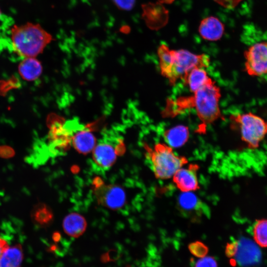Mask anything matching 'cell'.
I'll use <instances>...</instances> for the list:
<instances>
[{
	"label": "cell",
	"instance_id": "cell-20",
	"mask_svg": "<svg viewBox=\"0 0 267 267\" xmlns=\"http://www.w3.org/2000/svg\"><path fill=\"white\" fill-rule=\"evenodd\" d=\"M253 238L261 247H267V219L257 221L253 227Z\"/></svg>",
	"mask_w": 267,
	"mask_h": 267
},
{
	"label": "cell",
	"instance_id": "cell-26",
	"mask_svg": "<svg viewBox=\"0 0 267 267\" xmlns=\"http://www.w3.org/2000/svg\"><path fill=\"white\" fill-rule=\"evenodd\" d=\"M119 7L125 10L132 8L134 3V0H113Z\"/></svg>",
	"mask_w": 267,
	"mask_h": 267
},
{
	"label": "cell",
	"instance_id": "cell-15",
	"mask_svg": "<svg viewBox=\"0 0 267 267\" xmlns=\"http://www.w3.org/2000/svg\"><path fill=\"white\" fill-rule=\"evenodd\" d=\"M183 80L188 86L190 91L193 93L212 80L205 68L197 67L191 70Z\"/></svg>",
	"mask_w": 267,
	"mask_h": 267
},
{
	"label": "cell",
	"instance_id": "cell-27",
	"mask_svg": "<svg viewBox=\"0 0 267 267\" xmlns=\"http://www.w3.org/2000/svg\"><path fill=\"white\" fill-rule=\"evenodd\" d=\"M9 247L7 242L0 237V259L3 252Z\"/></svg>",
	"mask_w": 267,
	"mask_h": 267
},
{
	"label": "cell",
	"instance_id": "cell-23",
	"mask_svg": "<svg viewBox=\"0 0 267 267\" xmlns=\"http://www.w3.org/2000/svg\"><path fill=\"white\" fill-rule=\"evenodd\" d=\"M188 248L191 254L200 258L205 257L209 251L208 247L200 241L191 242L188 245Z\"/></svg>",
	"mask_w": 267,
	"mask_h": 267
},
{
	"label": "cell",
	"instance_id": "cell-17",
	"mask_svg": "<svg viewBox=\"0 0 267 267\" xmlns=\"http://www.w3.org/2000/svg\"><path fill=\"white\" fill-rule=\"evenodd\" d=\"M23 252L20 244L9 247L0 259V267H21Z\"/></svg>",
	"mask_w": 267,
	"mask_h": 267
},
{
	"label": "cell",
	"instance_id": "cell-10",
	"mask_svg": "<svg viewBox=\"0 0 267 267\" xmlns=\"http://www.w3.org/2000/svg\"><path fill=\"white\" fill-rule=\"evenodd\" d=\"M97 196L102 204L112 209L120 208L126 201L124 191L117 186H103L97 189Z\"/></svg>",
	"mask_w": 267,
	"mask_h": 267
},
{
	"label": "cell",
	"instance_id": "cell-22",
	"mask_svg": "<svg viewBox=\"0 0 267 267\" xmlns=\"http://www.w3.org/2000/svg\"><path fill=\"white\" fill-rule=\"evenodd\" d=\"M32 215L34 220L41 225L47 224L52 218L50 211L43 204L37 206L33 210Z\"/></svg>",
	"mask_w": 267,
	"mask_h": 267
},
{
	"label": "cell",
	"instance_id": "cell-9",
	"mask_svg": "<svg viewBox=\"0 0 267 267\" xmlns=\"http://www.w3.org/2000/svg\"><path fill=\"white\" fill-rule=\"evenodd\" d=\"M199 166L190 164L186 168H180L173 175V181L182 192H192L200 188L197 177Z\"/></svg>",
	"mask_w": 267,
	"mask_h": 267
},
{
	"label": "cell",
	"instance_id": "cell-2",
	"mask_svg": "<svg viewBox=\"0 0 267 267\" xmlns=\"http://www.w3.org/2000/svg\"><path fill=\"white\" fill-rule=\"evenodd\" d=\"M52 37L39 24L12 25L9 34V47L24 58L36 57L50 43Z\"/></svg>",
	"mask_w": 267,
	"mask_h": 267
},
{
	"label": "cell",
	"instance_id": "cell-16",
	"mask_svg": "<svg viewBox=\"0 0 267 267\" xmlns=\"http://www.w3.org/2000/svg\"><path fill=\"white\" fill-rule=\"evenodd\" d=\"M257 247L252 241L241 238L237 240V249L235 256L240 265L246 266L253 262V253H257Z\"/></svg>",
	"mask_w": 267,
	"mask_h": 267
},
{
	"label": "cell",
	"instance_id": "cell-11",
	"mask_svg": "<svg viewBox=\"0 0 267 267\" xmlns=\"http://www.w3.org/2000/svg\"><path fill=\"white\" fill-rule=\"evenodd\" d=\"M224 30V25L217 17L210 16L203 19L199 26V32L205 40L215 41L220 40Z\"/></svg>",
	"mask_w": 267,
	"mask_h": 267
},
{
	"label": "cell",
	"instance_id": "cell-5",
	"mask_svg": "<svg viewBox=\"0 0 267 267\" xmlns=\"http://www.w3.org/2000/svg\"><path fill=\"white\" fill-rule=\"evenodd\" d=\"M123 140L116 135L105 133L95 145L92 156V167L96 172L104 173L114 163L124 148Z\"/></svg>",
	"mask_w": 267,
	"mask_h": 267
},
{
	"label": "cell",
	"instance_id": "cell-13",
	"mask_svg": "<svg viewBox=\"0 0 267 267\" xmlns=\"http://www.w3.org/2000/svg\"><path fill=\"white\" fill-rule=\"evenodd\" d=\"M189 136L188 128L179 125L166 130L163 134L166 144L172 148L181 147L187 141Z\"/></svg>",
	"mask_w": 267,
	"mask_h": 267
},
{
	"label": "cell",
	"instance_id": "cell-7",
	"mask_svg": "<svg viewBox=\"0 0 267 267\" xmlns=\"http://www.w3.org/2000/svg\"><path fill=\"white\" fill-rule=\"evenodd\" d=\"M245 69L253 77L267 74V41L258 42L251 45L244 52Z\"/></svg>",
	"mask_w": 267,
	"mask_h": 267
},
{
	"label": "cell",
	"instance_id": "cell-21",
	"mask_svg": "<svg viewBox=\"0 0 267 267\" xmlns=\"http://www.w3.org/2000/svg\"><path fill=\"white\" fill-rule=\"evenodd\" d=\"M178 204L185 211H192L198 208L200 202L192 192H182L178 198Z\"/></svg>",
	"mask_w": 267,
	"mask_h": 267
},
{
	"label": "cell",
	"instance_id": "cell-12",
	"mask_svg": "<svg viewBox=\"0 0 267 267\" xmlns=\"http://www.w3.org/2000/svg\"><path fill=\"white\" fill-rule=\"evenodd\" d=\"M89 126H84L73 134L72 143L75 148L82 153H88L95 146V138Z\"/></svg>",
	"mask_w": 267,
	"mask_h": 267
},
{
	"label": "cell",
	"instance_id": "cell-3",
	"mask_svg": "<svg viewBox=\"0 0 267 267\" xmlns=\"http://www.w3.org/2000/svg\"><path fill=\"white\" fill-rule=\"evenodd\" d=\"M193 94L190 97L177 99V105L180 110L188 107L194 108L198 118L205 125L211 124L222 118L219 107L221 91L213 80Z\"/></svg>",
	"mask_w": 267,
	"mask_h": 267
},
{
	"label": "cell",
	"instance_id": "cell-19",
	"mask_svg": "<svg viewBox=\"0 0 267 267\" xmlns=\"http://www.w3.org/2000/svg\"><path fill=\"white\" fill-rule=\"evenodd\" d=\"M12 26V20L0 9V52L9 47V34Z\"/></svg>",
	"mask_w": 267,
	"mask_h": 267
},
{
	"label": "cell",
	"instance_id": "cell-18",
	"mask_svg": "<svg viewBox=\"0 0 267 267\" xmlns=\"http://www.w3.org/2000/svg\"><path fill=\"white\" fill-rule=\"evenodd\" d=\"M86 227L85 220L77 214L69 215L63 222L64 231L68 235L73 237H77L82 234Z\"/></svg>",
	"mask_w": 267,
	"mask_h": 267
},
{
	"label": "cell",
	"instance_id": "cell-4",
	"mask_svg": "<svg viewBox=\"0 0 267 267\" xmlns=\"http://www.w3.org/2000/svg\"><path fill=\"white\" fill-rule=\"evenodd\" d=\"M146 158L157 178L167 179L188 163L187 158L176 155L173 148L165 143H158L153 148L145 144Z\"/></svg>",
	"mask_w": 267,
	"mask_h": 267
},
{
	"label": "cell",
	"instance_id": "cell-24",
	"mask_svg": "<svg viewBox=\"0 0 267 267\" xmlns=\"http://www.w3.org/2000/svg\"><path fill=\"white\" fill-rule=\"evenodd\" d=\"M195 267H218V264L214 258L205 256L197 261Z\"/></svg>",
	"mask_w": 267,
	"mask_h": 267
},
{
	"label": "cell",
	"instance_id": "cell-6",
	"mask_svg": "<svg viewBox=\"0 0 267 267\" xmlns=\"http://www.w3.org/2000/svg\"><path fill=\"white\" fill-rule=\"evenodd\" d=\"M238 126L242 140L249 148L257 147L267 134V121L251 112L231 116Z\"/></svg>",
	"mask_w": 267,
	"mask_h": 267
},
{
	"label": "cell",
	"instance_id": "cell-14",
	"mask_svg": "<svg viewBox=\"0 0 267 267\" xmlns=\"http://www.w3.org/2000/svg\"><path fill=\"white\" fill-rule=\"evenodd\" d=\"M18 71L23 79L31 81L40 77L43 67L40 62L35 57L25 58L19 64Z\"/></svg>",
	"mask_w": 267,
	"mask_h": 267
},
{
	"label": "cell",
	"instance_id": "cell-8",
	"mask_svg": "<svg viewBox=\"0 0 267 267\" xmlns=\"http://www.w3.org/2000/svg\"><path fill=\"white\" fill-rule=\"evenodd\" d=\"M51 121L48 134L49 150L53 155L63 153L72 143L73 134L61 119Z\"/></svg>",
	"mask_w": 267,
	"mask_h": 267
},
{
	"label": "cell",
	"instance_id": "cell-1",
	"mask_svg": "<svg viewBox=\"0 0 267 267\" xmlns=\"http://www.w3.org/2000/svg\"><path fill=\"white\" fill-rule=\"evenodd\" d=\"M157 53L161 73L171 85L183 80L192 69L205 68L210 64V58L205 54H196L183 49H171L165 44L158 47Z\"/></svg>",
	"mask_w": 267,
	"mask_h": 267
},
{
	"label": "cell",
	"instance_id": "cell-25",
	"mask_svg": "<svg viewBox=\"0 0 267 267\" xmlns=\"http://www.w3.org/2000/svg\"><path fill=\"white\" fill-rule=\"evenodd\" d=\"M237 249V240H234L227 243L225 246V254L227 257L235 256Z\"/></svg>",
	"mask_w": 267,
	"mask_h": 267
}]
</instances>
